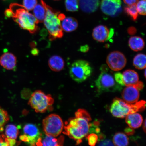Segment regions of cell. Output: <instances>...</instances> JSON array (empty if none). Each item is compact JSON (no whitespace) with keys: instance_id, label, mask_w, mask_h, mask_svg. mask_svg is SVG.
Returning <instances> with one entry per match:
<instances>
[{"instance_id":"10","label":"cell","mask_w":146,"mask_h":146,"mask_svg":"<svg viewBox=\"0 0 146 146\" xmlns=\"http://www.w3.org/2000/svg\"><path fill=\"white\" fill-rule=\"evenodd\" d=\"M127 62L126 58L122 53L115 51L108 56L106 63L109 68L114 71L122 70L125 66Z\"/></svg>"},{"instance_id":"3","label":"cell","mask_w":146,"mask_h":146,"mask_svg":"<svg viewBox=\"0 0 146 146\" xmlns=\"http://www.w3.org/2000/svg\"><path fill=\"white\" fill-rule=\"evenodd\" d=\"M145 101L141 100L135 104H129L123 100L116 98L113 100L110 111L111 114L115 117L124 118L129 114L145 110Z\"/></svg>"},{"instance_id":"33","label":"cell","mask_w":146,"mask_h":146,"mask_svg":"<svg viewBox=\"0 0 146 146\" xmlns=\"http://www.w3.org/2000/svg\"><path fill=\"white\" fill-rule=\"evenodd\" d=\"M98 146H115L110 140L107 139L100 142Z\"/></svg>"},{"instance_id":"7","label":"cell","mask_w":146,"mask_h":146,"mask_svg":"<svg viewBox=\"0 0 146 146\" xmlns=\"http://www.w3.org/2000/svg\"><path fill=\"white\" fill-rule=\"evenodd\" d=\"M92 72V67L85 60H76L71 65L69 69V74L72 79L78 83L86 80L91 76Z\"/></svg>"},{"instance_id":"12","label":"cell","mask_w":146,"mask_h":146,"mask_svg":"<svg viewBox=\"0 0 146 146\" xmlns=\"http://www.w3.org/2000/svg\"><path fill=\"white\" fill-rule=\"evenodd\" d=\"M122 96L124 101L127 103L135 104L138 102L139 98V90L133 86H127L123 91Z\"/></svg>"},{"instance_id":"37","label":"cell","mask_w":146,"mask_h":146,"mask_svg":"<svg viewBox=\"0 0 146 146\" xmlns=\"http://www.w3.org/2000/svg\"><path fill=\"white\" fill-rule=\"evenodd\" d=\"M125 132L126 134L128 135H131L134 134V131L132 128L127 127L125 129Z\"/></svg>"},{"instance_id":"6","label":"cell","mask_w":146,"mask_h":146,"mask_svg":"<svg viewBox=\"0 0 146 146\" xmlns=\"http://www.w3.org/2000/svg\"><path fill=\"white\" fill-rule=\"evenodd\" d=\"M54 103L50 95L46 94L41 90H36L33 93L29 104L37 113H43L48 110Z\"/></svg>"},{"instance_id":"26","label":"cell","mask_w":146,"mask_h":146,"mask_svg":"<svg viewBox=\"0 0 146 146\" xmlns=\"http://www.w3.org/2000/svg\"><path fill=\"white\" fill-rule=\"evenodd\" d=\"M136 4L128 5L124 9L125 11L130 16L133 21H135L137 18L138 12L136 8Z\"/></svg>"},{"instance_id":"8","label":"cell","mask_w":146,"mask_h":146,"mask_svg":"<svg viewBox=\"0 0 146 146\" xmlns=\"http://www.w3.org/2000/svg\"><path fill=\"white\" fill-rule=\"evenodd\" d=\"M43 127L44 132L46 135L55 137L61 134L64 127L61 118L55 114L49 115L43 120Z\"/></svg>"},{"instance_id":"22","label":"cell","mask_w":146,"mask_h":146,"mask_svg":"<svg viewBox=\"0 0 146 146\" xmlns=\"http://www.w3.org/2000/svg\"><path fill=\"white\" fill-rule=\"evenodd\" d=\"M113 142L115 146H128L129 144V139L124 133L118 132L114 135Z\"/></svg>"},{"instance_id":"32","label":"cell","mask_w":146,"mask_h":146,"mask_svg":"<svg viewBox=\"0 0 146 146\" xmlns=\"http://www.w3.org/2000/svg\"><path fill=\"white\" fill-rule=\"evenodd\" d=\"M114 77L117 83L121 85L122 86H124L123 75L121 73L119 72L115 73L114 75Z\"/></svg>"},{"instance_id":"16","label":"cell","mask_w":146,"mask_h":146,"mask_svg":"<svg viewBox=\"0 0 146 146\" xmlns=\"http://www.w3.org/2000/svg\"><path fill=\"white\" fill-rule=\"evenodd\" d=\"M99 3V0H79L80 8L86 13H91L96 11Z\"/></svg>"},{"instance_id":"34","label":"cell","mask_w":146,"mask_h":146,"mask_svg":"<svg viewBox=\"0 0 146 146\" xmlns=\"http://www.w3.org/2000/svg\"><path fill=\"white\" fill-rule=\"evenodd\" d=\"M138 0H123L124 2L128 5L136 4Z\"/></svg>"},{"instance_id":"14","label":"cell","mask_w":146,"mask_h":146,"mask_svg":"<svg viewBox=\"0 0 146 146\" xmlns=\"http://www.w3.org/2000/svg\"><path fill=\"white\" fill-rule=\"evenodd\" d=\"M17 64V58L10 52H5L0 57V64L3 68L12 70L15 68Z\"/></svg>"},{"instance_id":"30","label":"cell","mask_w":146,"mask_h":146,"mask_svg":"<svg viewBox=\"0 0 146 146\" xmlns=\"http://www.w3.org/2000/svg\"><path fill=\"white\" fill-rule=\"evenodd\" d=\"M37 3V0H23V6L28 11L33 9Z\"/></svg>"},{"instance_id":"19","label":"cell","mask_w":146,"mask_h":146,"mask_svg":"<svg viewBox=\"0 0 146 146\" xmlns=\"http://www.w3.org/2000/svg\"><path fill=\"white\" fill-rule=\"evenodd\" d=\"M61 26L63 30L66 32L74 31L77 29L78 22L75 18L71 17L65 18L62 20Z\"/></svg>"},{"instance_id":"18","label":"cell","mask_w":146,"mask_h":146,"mask_svg":"<svg viewBox=\"0 0 146 146\" xmlns=\"http://www.w3.org/2000/svg\"><path fill=\"white\" fill-rule=\"evenodd\" d=\"M48 65L52 70L59 72L62 70L64 67L65 62L61 56L54 55L51 56L49 59Z\"/></svg>"},{"instance_id":"40","label":"cell","mask_w":146,"mask_h":146,"mask_svg":"<svg viewBox=\"0 0 146 146\" xmlns=\"http://www.w3.org/2000/svg\"><path fill=\"white\" fill-rule=\"evenodd\" d=\"M145 77H146V70H145Z\"/></svg>"},{"instance_id":"5","label":"cell","mask_w":146,"mask_h":146,"mask_svg":"<svg viewBox=\"0 0 146 146\" xmlns=\"http://www.w3.org/2000/svg\"><path fill=\"white\" fill-rule=\"evenodd\" d=\"M100 70L101 74L95 81L96 86L99 94L115 92L121 90L123 86L117 83L114 75L106 65H102Z\"/></svg>"},{"instance_id":"38","label":"cell","mask_w":146,"mask_h":146,"mask_svg":"<svg viewBox=\"0 0 146 146\" xmlns=\"http://www.w3.org/2000/svg\"><path fill=\"white\" fill-rule=\"evenodd\" d=\"M0 146H9L8 144L2 137L0 139Z\"/></svg>"},{"instance_id":"2","label":"cell","mask_w":146,"mask_h":146,"mask_svg":"<svg viewBox=\"0 0 146 146\" xmlns=\"http://www.w3.org/2000/svg\"><path fill=\"white\" fill-rule=\"evenodd\" d=\"M10 9L12 12V17L21 28L33 34L37 31L39 22L23 5L12 3Z\"/></svg>"},{"instance_id":"29","label":"cell","mask_w":146,"mask_h":146,"mask_svg":"<svg viewBox=\"0 0 146 146\" xmlns=\"http://www.w3.org/2000/svg\"><path fill=\"white\" fill-rule=\"evenodd\" d=\"M136 8L138 12L140 15H146V0H140L137 3Z\"/></svg>"},{"instance_id":"36","label":"cell","mask_w":146,"mask_h":146,"mask_svg":"<svg viewBox=\"0 0 146 146\" xmlns=\"http://www.w3.org/2000/svg\"><path fill=\"white\" fill-rule=\"evenodd\" d=\"M89 50V47L87 45H85L84 46H82L80 48V51L81 52H86L88 51Z\"/></svg>"},{"instance_id":"43","label":"cell","mask_w":146,"mask_h":146,"mask_svg":"<svg viewBox=\"0 0 146 146\" xmlns=\"http://www.w3.org/2000/svg\"></svg>"},{"instance_id":"20","label":"cell","mask_w":146,"mask_h":146,"mask_svg":"<svg viewBox=\"0 0 146 146\" xmlns=\"http://www.w3.org/2000/svg\"><path fill=\"white\" fill-rule=\"evenodd\" d=\"M129 47L135 52L141 51L144 48L145 42L143 39L139 36H132L129 39Z\"/></svg>"},{"instance_id":"28","label":"cell","mask_w":146,"mask_h":146,"mask_svg":"<svg viewBox=\"0 0 146 146\" xmlns=\"http://www.w3.org/2000/svg\"><path fill=\"white\" fill-rule=\"evenodd\" d=\"M9 119L8 113L0 107V132L3 130V127Z\"/></svg>"},{"instance_id":"9","label":"cell","mask_w":146,"mask_h":146,"mask_svg":"<svg viewBox=\"0 0 146 146\" xmlns=\"http://www.w3.org/2000/svg\"><path fill=\"white\" fill-rule=\"evenodd\" d=\"M23 133L20 136L21 141L26 142L30 146H42V134L36 125L26 124L23 127Z\"/></svg>"},{"instance_id":"17","label":"cell","mask_w":146,"mask_h":146,"mask_svg":"<svg viewBox=\"0 0 146 146\" xmlns=\"http://www.w3.org/2000/svg\"><path fill=\"white\" fill-rule=\"evenodd\" d=\"M125 117L126 122L129 127L132 129L139 128L143 123V119L142 116L138 113L129 114Z\"/></svg>"},{"instance_id":"21","label":"cell","mask_w":146,"mask_h":146,"mask_svg":"<svg viewBox=\"0 0 146 146\" xmlns=\"http://www.w3.org/2000/svg\"><path fill=\"white\" fill-rule=\"evenodd\" d=\"M64 137L61 136L56 138L55 137L46 135L42 140V146H63Z\"/></svg>"},{"instance_id":"31","label":"cell","mask_w":146,"mask_h":146,"mask_svg":"<svg viewBox=\"0 0 146 146\" xmlns=\"http://www.w3.org/2000/svg\"><path fill=\"white\" fill-rule=\"evenodd\" d=\"M88 144L90 146H95L97 143L98 135L95 134H91L87 137Z\"/></svg>"},{"instance_id":"35","label":"cell","mask_w":146,"mask_h":146,"mask_svg":"<svg viewBox=\"0 0 146 146\" xmlns=\"http://www.w3.org/2000/svg\"><path fill=\"white\" fill-rule=\"evenodd\" d=\"M136 29L134 27H131L128 29L127 32L129 34L133 35L136 33Z\"/></svg>"},{"instance_id":"11","label":"cell","mask_w":146,"mask_h":146,"mask_svg":"<svg viewBox=\"0 0 146 146\" xmlns=\"http://www.w3.org/2000/svg\"><path fill=\"white\" fill-rule=\"evenodd\" d=\"M121 0H102L100 7L104 13L114 17L121 13Z\"/></svg>"},{"instance_id":"25","label":"cell","mask_w":146,"mask_h":146,"mask_svg":"<svg viewBox=\"0 0 146 146\" xmlns=\"http://www.w3.org/2000/svg\"><path fill=\"white\" fill-rule=\"evenodd\" d=\"M19 130L15 125L10 124L7 125L5 129L6 137L16 140L19 134Z\"/></svg>"},{"instance_id":"13","label":"cell","mask_w":146,"mask_h":146,"mask_svg":"<svg viewBox=\"0 0 146 146\" xmlns=\"http://www.w3.org/2000/svg\"><path fill=\"white\" fill-rule=\"evenodd\" d=\"M110 31L107 27L99 25L93 30L92 36L95 40L104 42L108 39L110 35Z\"/></svg>"},{"instance_id":"39","label":"cell","mask_w":146,"mask_h":146,"mask_svg":"<svg viewBox=\"0 0 146 146\" xmlns=\"http://www.w3.org/2000/svg\"><path fill=\"white\" fill-rule=\"evenodd\" d=\"M143 130L144 132H146V120L145 119V121L144 122L143 126Z\"/></svg>"},{"instance_id":"1","label":"cell","mask_w":146,"mask_h":146,"mask_svg":"<svg viewBox=\"0 0 146 146\" xmlns=\"http://www.w3.org/2000/svg\"><path fill=\"white\" fill-rule=\"evenodd\" d=\"M91 117L86 111L79 109L75 113V117L70 119L64 127L63 133L76 142L77 145L88 134Z\"/></svg>"},{"instance_id":"27","label":"cell","mask_w":146,"mask_h":146,"mask_svg":"<svg viewBox=\"0 0 146 146\" xmlns=\"http://www.w3.org/2000/svg\"><path fill=\"white\" fill-rule=\"evenodd\" d=\"M65 5L68 11H77L79 7V0H65Z\"/></svg>"},{"instance_id":"15","label":"cell","mask_w":146,"mask_h":146,"mask_svg":"<svg viewBox=\"0 0 146 146\" xmlns=\"http://www.w3.org/2000/svg\"><path fill=\"white\" fill-rule=\"evenodd\" d=\"M122 75L124 86H135L139 82L138 74L134 70L129 69L125 70L122 74Z\"/></svg>"},{"instance_id":"23","label":"cell","mask_w":146,"mask_h":146,"mask_svg":"<svg viewBox=\"0 0 146 146\" xmlns=\"http://www.w3.org/2000/svg\"><path fill=\"white\" fill-rule=\"evenodd\" d=\"M33 15L39 23L43 22L46 13V10L43 5L39 4L36 5L33 9Z\"/></svg>"},{"instance_id":"24","label":"cell","mask_w":146,"mask_h":146,"mask_svg":"<svg viewBox=\"0 0 146 146\" xmlns=\"http://www.w3.org/2000/svg\"><path fill=\"white\" fill-rule=\"evenodd\" d=\"M146 56L145 54H139L135 56L133 61V64L138 69H143L146 68Z\"/></svg>"},{"instance_id":"4","label":"cell","mask_w":146,"mask_h":146,"mask_svg":"<svg viewBox=\"0 0 146 146\" xmlns=\"http://www.w3.org/2000/svg\"><path fill=\"white\" fill-rule=\"evenodd\" d=\"M41 2L46 10L44 23L50 34L51 39L62 38L63 36V32L60 18V13L54 11L42 0Z\"/></svg>"},{"instance_id":"41","label":"cell","mask_w":146,"mask_h":146,"mask_svg":"<svg viewBox=\"0 0 146 146\" xmlns=\"http://www.w3.org/2000/svg\"><path fill=\"white\" fill-rule=\"evenodd\" d=\"M54 1H59V0H54Z\"/></svg>"},{"instance_id":"42","label":"cell","mask_w":146,"mask_h":146,"mask_svg":"<svg viewBox=\"0 0 146 146\" xmlns=\"http://www.w3.org/2000/svg\"><path fill=\"white\" fill-rule=\"evenodd\" d=\"M1 136H0V139H1Z\"/></svg>"}]
</instances>
